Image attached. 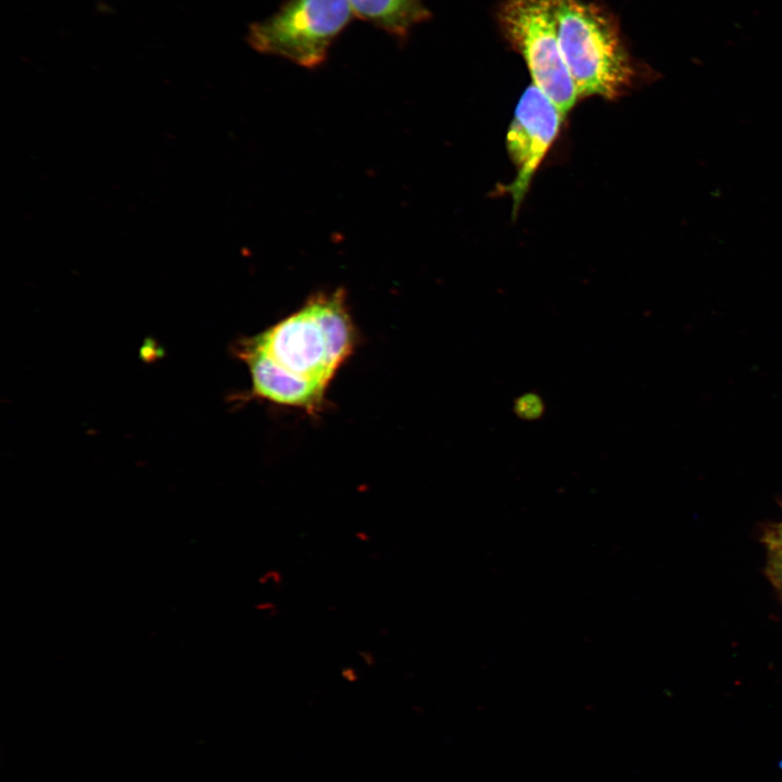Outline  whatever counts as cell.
Listing matches in <instances>:
<instances>
[{
  "instance_id": "cell-1",
  "label": "cell",
  "mask_w": 782,
  "mask_h": 782,
  "mask_svg": "<svg viewBox=\"0 0 782 782\" xmlns=\"http://www.w3.org/2000/svg\"><path fill=\"white\" fill-rule=\"evenodd\" d=\"M355 340L345 293L337 289L313 295L289 317L241 340L235 353L255 356L324 396L333 375L353 352Z\"/></svg>"
},
{
  "instance_id": "cell-8",
  "label": "cell",
  "mask_w": 782,
  "mask_h": 782,
  "mask_svg": "<svg viewBox=\"0 0 782 782\" xmlns=\"http://www.w3.org/2000/svg\"><path fill=\"white\" fill-rule=\"evenodd\" d=\"M769 571L773 582L782 591V556L771 554Z\"/></svg>"
},
{
  "instance_id": "cell-7",
  "label": "cell",
  "mask_w": 782,
  "mask_h": 782,
  "mask_svg": "<svg viewBox=\"0 0 782 782\" xmlns=\"http://www.w3.org/2000/svg\"><path fill=\"white\" fill-rule=\"evenodd\" d=\"M513 413L525 421H534L545 413V403L541 395L534 391H528L514 400Z\"/></svg>"
},
{
  "instance_id": "cell-5",
  "label": "cell",
  "mask_w": 782,
  "mask_h": 782,
  "mask_svg": "<svg viewBox=\"0 0 782 782\" xmlns=\"http://www.w3.org/2000/svg\"><path fill=\"white\" fill-rule=\"evenodd\" d=\"M565 116L535 85L521 94L506 135V148L517 175L507 191L516 212L532 177L555 141Z\"/></svg>"
},
{
  "instance_id": "cell-3",
  "label": "cell",
  "mask_w": 782,
  "mask_h": 782,
  "mask_svg": "<svg viewBox=\"0 0 782 782\" xmlns=\"http://www.w3.org/2000/svg\"><path fill=\"white\" fill-rule=\"evenodd\" d=\"M354 17L349 0H287L249 26L245 40L260 53L314 68Z\"/></svg>"
},
{
  "instance_id": "cell-2",
  "label": "cell",
  "mask_w": 782,
  "mask_h": 782,
  "mask_svg": "<svg viewBox=\"0 0 782 782\" xmlns=\"http://www.w3.org/2000/svg\"><path fill=\"white\" fill-rule=\"evenodd\" d=\"M560 50L579 97L615 99L633 67L607 16L581 0H554Z\"/></svg>"
},
{
  "instance_id": "cell-6",
  "label": "cell",
  "mask_w": 782,
  "mask_h": 782,
  "mask_svg": "<svg viewBox=\"0 0 782 782\" xmlns=\"http://www.w3.org/2000/svg\"><path fill=\"white\" fill-rule=\"evenodd\" d=\"M354 17L402 39L429 16L421 0H349Z\"/></svg>"
},
{
  "instance_id": "cell-4",
  "label": "cell",
  "mask_w": 782,
  "mask_h": 782,
  "mask_svg": "<svg viewBox=\"0 0 782 782\" xmlns=\"http://www.w3.org/2000/svg\"><path fill=\"white\" fill-rule=\"evenodd\" d=\"M501 17L532 84L566 116L579 96L560 50L554 0H508Z\"/></svg>"
}]
</instances>
